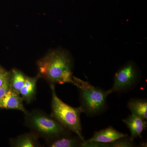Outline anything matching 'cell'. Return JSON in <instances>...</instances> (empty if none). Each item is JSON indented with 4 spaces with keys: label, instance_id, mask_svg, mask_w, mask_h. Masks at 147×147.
Listing matches in <instances>:
<instances>
[{
    "label": "cell",
    "instance_id": "17",
    "mask_svg": "<svg viewBox=\"0 0 147 147\" xmlns=\"http://www.w3.org/2000/svg\"><path fill=\"white\" fill-rule=\"evenodd\" d=\"M10 80V79H9ZM9 80L6 82L2 86L0 87V101L2 99L7 92L10 89V85Z\"/></svg>",
    "mask_w": 147,
    "mask_h": 147
},
{
    "label": "cell",
    "instance_id": "9",
    "mask_svg": "<svg viewBox=\"0 0 147 147\" xmlns=\"http://www.w3.org/2000/svg\"><path fill=\"white\" fill-rule=\"evenodd\" d=\"M83 141L72 133L45 141L46 146L50 147H82Z\"/></svg>",
    "mask_w": 147,
    "mask_h": 147
},
{
    "label": "cell",
    "instance_id": "12",
    "mask_svg": "<svg viewBox=\"0 0 147 147\" xmlns=\"http://www.w3.org/2000/svg\"><path fill=\"white\" fill-rule=\"evenodd\" d=\"M131 114L144 120L147 119V100L146 98H132L127 105Z\"/></svg>",
    "mask_w": 147,
    "mask_h": 147
},
{
    "label": "cell",
    "instance_id": "11",
    "mask_svg": "<svg viewBox=\"0 0 147 147\" xmlns=\"http://www.w3.org/2000/svg\"><path fill=\"white\" fill-rule=\"evenodd\" d=\"M38 139L36 134L31 131L11 139L9 143L10 146L13 147H41Z\"/></svg>",
    "mask_w": 147,
    "mask_h": 147
},
{
    "label": "cell",
    "instance_id": "13",
    "mask_svg": "<svg viewBox=\"0 0 147 147\" xmlns=\"http://www.w3.org/2000/svg\"><path fill=\"white\" fill-rule=\"evenodd\" d=\"M27 76L21 70L13 69L10 71V88L20 94V90L24 86Z\"/></svg>",
    "mask_w": 147,
    "mask_h": 147
},
{
    "label": "cell",
    "instance_id": "16",
    "mask_svg": "<svg viewBox=\"0 0 147 147\" xmlns=\"http://www.w3.org/2000/svg\"><path fill=\"white\" fill-rule=\"evenodd\" d=\"M82 147H108V143H100L94 141L85 140Z\"/></svg>",
    "mask_w": 147,
    "mask_h": 147
},
{
    "label": "cell",
    "instance_id": "1",
    "mask_svg": "<svg viewBox=\"0 0 147 147\" xmlns=\"http://www.w3.org/2000/svg\"><path fill=\"white\" fill-rule=\"evenodd\" d=\"M73 58L67 50H52L37 62L38 74L50 85L70 83L74 85Z\"/></svg>",
    "mask_w": 147,
    "mask_h": 147
},
{
    "label": "cell",
    "instance_id": "6",
    "mask_svg": "<svg viewBox=\"0 0 147 147\" xmlns=\"http://www.w3.org/2000/svg\"><path fill=\"white\" fill-rule=\"evenodd\" d=\"M23 101L20 94L10 88L0 101V108L18 110L26 114L28 111L24 107Z\"/></svg>",
    "mask_w": 147,
    "mask_h": 147
},
{
    "label": "cell",
    "instance_id": "8",
    "mask_svg": "<svg viewBox=\"0 0 147 147\" xmlns=\"http://www.w3.org/2000/svg\"><path fill=\"white\" fill-rule=\"evenodd\" d=\"M122 121L129 129L131 133L130 136L132 139L138 137L142 139V132L147 127L146 121L131 114L122 119Z\"/></svg>",
    "mask_w": 147,
    "mask_h": 147
},
{
    "label": "cell",
    "instance_id": "5",
    "mask_svg": "<svg viewBox=\"0 0 147 147\" xmlns=\"http://www.w3.org/2000/svg\"><path fill=\"white\" fill-rule=\"evenodd\" d=\"M142 76L137 64L134 61H128L116 72L113 86L109 90L110 94L125 92L133 90L139 84Z\"/></svg>",
    "mask_w": 147,
    "mask_h": 147
},
{
    "label": "cell",
    "instance_id": "3",
    "mask_svg": "<svg viewBox=\"0 0 147 147\" xmlns=\"http://www.w3.org/2000/svg\"><path fill=\"white\" fill-rule=\"evenodd\" d=\"M24 123L38 137L49 141L71 134L59 122L40 110L36 109L24 114Z\"/></svg>",
    "mask_w": 147,
    "mask_h": 147
},
{
    "label": "cell",
    "instance_id": "7",
    "mask_svg": "<svg viewBox=\"0 0 147 147\" xmlns=\"http://www.w3.org/2000/svg\"><path fill=\"white\" fill-rule=\"evenodd\" d=\"M127 134L119 131L112 126L95 131L89 141H94L103 143H110L121 137H125Z\"/></svg>",
    "mask_w": 147,
    "mask_h": 147
},
{
    "label": "cell",
    "instance_id": "15",
    "mask_svg": "<svg viewBox=\"0 0 147 147\" xmlns=\"http://www.w3.org/2000/svg\"><path fill=\"white\" fill-rule=\"evenodd\" d=\"M10 79V71L0 66V87Z\"/></svg>",
    "mask_w": 147,
    "mask_h": 147
},
{
    "label": "cell",
    "instance_id": "10",
    "mask_svg": "<svg viewBox=\"0 0 147 147\" xmlns=\"http://www.w3.org/2000/svg\"><path fill=\"white\" fill-rule=\"evenodd\" d=\"M40 78V76L38 74L34 77L27 76L24 86L20 90V96L28 104L32 102L35 98L37 83Z\"/></svg>",
    "mask_w": 147,
    "mask_h": 147
},
{
    "label": "cell",
    "instance_id": "4",
    "mask_svg": "<svg viewBox=\"0 0 147 147\" xmlns=\"http://www.w3.org/2000/svg\"><path fill=\"white\" fill-rule=\"evenodd\" d=\"M55 86L50 85L52 96L50 115L64 127L85 141L81 121V115L83 113L82 108L71 107L63 101L57 95Z\"/></svg>",
    "mask_w": 147,
    "mask_h": 147
},
{
    "label": "cell",
    "instance_id": "2",
    "mask_svg": "<svg viewBox=\"0 0 147 147\" xmlns=\"http://www.w3.org/2000/svg\"><path fill=\"white\" fill-rule=\"evenodd\" d=\"M74 86L79 92L80 107L83 113L87 116L94 117L99 115L108 107L107 98L110 94L109 90L94 86L89 82L74 76Z\"/></svg>",
    "mask_w": 147,
    "mask_h": 147
},
{
    "label": "cell",
    "instance_id": "14",
    "mask_svg": "<svg viewBox=\"0 0 147 147\" xmlns=\"http://www.w3.org/2000/svg\"><path fill=\"white\" fill-rule=\"evenodd\" d=\"M108 147H134L136 146V144L134 139L127 135L121 137L111 143H108Z\"/></svg>",
    "mask_w": 147,
    "mask_h": 147
}]
</instances>
